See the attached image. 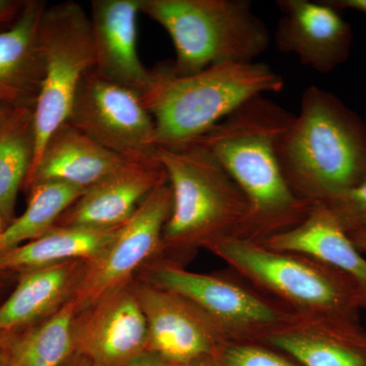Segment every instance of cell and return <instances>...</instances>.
Here are the masks:
<instances>
[{
  "label": "cell",
  "mask_w": 366,
  "mask_h": 366,
  "mask_svg": "<svg viewBox=\"0 0 366 366\" xmlns=\"http://www.w3.org/2000/svg\"><path fill=\"white\" fill-rule=\"evenodd\" d=\"M293 117L259 95L192 139L215 156L247 199L249 211L235 237L266 242L302 222L314 204L293 192L277 157V139Z\"/></svg>",
  "instance_id": "cell-1"
},
{
  "label": "cell",
  "mask_w": 366,
  "mask_h": 366,
  "mask_svg": "<svg viewBox=\"0 0 366 366\" xmlns=\"http://www.w3.org/2000/svg\"><path fill=\"white\" fill-rule=\"evenodd\" d=\"M276 153L296 196L319 203L365 179L366 124L334 94L310 86Z\"/></svg>",
  "instance_id": "cell-2"
},
{
  "label": "cell",
  "mask_w": 366,
  "mask_h": 366,
  "mask_svg": "<svg viewBox=\"0 0 366 366\" xmlns=\"http://www.w3.org/2000/svg\"><path fill=\"white\" fill-rule=\"evenodd\" d=\"M142 96L153 117L154 146H182L203 136L250 99L284 89V79L262 62H223L192 76H177L171 64L151 69Z\"/></svg>",
  "instance_id": "cell-3"
},
{
  "label": "cell",
  "mask_w": 366,
  "mask_h": 366,
  "mask_svg": "<svg viewBox=\"0 0 366 366\" xmlns=\"http://www.w3.org/2000/svg\"><path fill=\"white\" fill-rule=\"evenodd\" d=\"M155 157L167 173L173 196L161 249L187 252L234 234L249 204L208 149L194 141L172 148L156 147Z\"/></svg>",
  "instance_id": "cell-4"
},
{
  "label": "cell",
  "mask_w": 366,
  "mask_h": 366,
  "mask_svg": "<svg viewBox=\"0 0 366 366\" xmlns=\"http://www.w3.org/2000/svg\"><path fill=\"white\" fill-rule=\"evenodd\" d=\"M141 13L169 34L177 55L171 69L177 76L223 62L254 61L272 43L249 0H141Z\"/></svg>",
  "instance_id": "cell-5"
},
{
  "label": "cell",
  "mask_w": 366,
  "mask_h": 366,
  "mask_svg": "<svg viewBox=\"0 0 366 366\" xmlns=\"http://www.w3.org/2000/svg\"><path fill=\"white\" fill-rule=\"evenodd\" d=\"M204 249L223 259L243 280L295 312L360 320V288L350 277L324 262L235 236L218 238Z\"/></svg>",
  "instance_id": "cell-6"
},
{
  "label": "cell",
  "mask_w": 366,
  "mask_h": 366,
  "mask_svg": "<svg viewBox=\"0 0 366 366\" xmlns=\"http://www.w3.org/2000/svg\"><path fill=\"white\" fill-rule=\"evenodd\" d=\"M39 42L44 74L34 108L35 152L30 171L52 132L66 122L81 79L95 69L91 19L78 2L46 6L41 16Z\"/></svg>",
  "instance_id": "cell-7"
},
{
  "label": "cell",
  "mask_w": 366,
  "mask_h": 366,
  "mask_svg": "<svg viewBox=\"0 0 366 366\" xmlns=\"http://www.w3.org/2000/svg\"><path fill=\"white\" fill-rule=\"evenodd\" d=\"M148 281L196 305L229 340L255 341L293 312L281 301L236 278L192 273L171 261L155 264L148 273Z\"/></svg>",
  "instance_id": "cell-8"
},
{
  "label": "cell",
  "mask_w": 366,
  "mask_h": 366,
  "mask_svg": "<svg viewBox=\"0 0 366 366\" xmlns=\"http://www.w3.org/2000/svg\"><path fill=\"white\" fill-rule=\"evenodd\" d=\"M67 124L125 158L154 155L153 117L137 92L86 72L76 89Z\"/></svg>",
  "instance_id": "cell-9"
},
{
  "label": "cell",
  "mask_w": 366,
  "mask_h": 366,
  "mask_svg": "<svg viewBox=\"0 0 366 366\" xmlns=\"http://www.w3.org/2000/svg\"><path fill=\"white\" fill-rule=\"evenodd\" d=\"M169 183L161 185L142 202L119 228L112 244L91 262L76 289V310L97 303L122 287L139 266L161 249L164 226L172 211Z\"/></svg>",
  "instance_id": "cell-10"
},
{
  "label": "cell",
  "mask_w": 366,
  "mask_h": 366,
  "mask_svg": "<svg viewBox=\"0 0 366 366\" xmlns=\"http://www.w3.org/2000/svg\"><path fill=\"white\" fill-rule=\"evenodd\" d=\"M254 342L303 366H366V329L360 320L293 310Z\"/></svg>",
  "instance_id": "cell-11"
},
{
  "label": "cell",
  "mask_w": 366,
  "mask_h": 366,
  "mask_svg": "<svg viewBox=\"0 0 366 366\" xmlns=\"http://www.w3.org/2000/svg\"><path fill=\"white\" fill-rule=\"evenodd\" d=\"M282 16L273 40L279 51L295 54L300 64L329 74L348 59L352 46L350 24L322 1L278 0Z\"/></svg>",
  "instance_id": "cell-12"
},
{
  "label": "cell",
  "mask_w": 366,
  "mask_h": 366,
  "mask_svg": "<svg viewBox=\"0 0 366 366\" xmlns=\"http://www.w3.org/2000/svg\"><path fill=\"white\" fill-rule=\"evenodd\" d=\"M137 300L148 324V343L178 362L213 356L228 337L211 317L174 293L147 283Z\"/></svg>",
  "instance_id": "cell-13"
},
{
  "label": "cell",
  "mask_w": 366,
  "mask_h": 366,
  "mask_svg": "<svg viewBox=\"0 0 366 366\" xmlns=\"http://www.w3.org/2000/svg\"><path fill=\"white\" fill-rule=\"evenodd\" d=\"M167 182V173L155 153L129 159L119 169L86 189L55 226L99 230L119 227L153 190Z\"/></svg>",
  "instance_id": "cell-14"
},
{
  "label": "cell",
  "mask_w": 366,
  "mask_h": 366,
  "mask_svg": "<svg viewBox=\"0 0 366 366\" xmlns=\"http://www.w3.org/2000/svg\"><path fill=\"white\" fill-rule=\"evenodd\" d=\"M91 7L95 71L103 79L143 96L151 85L152 71L137 53L141 0H93Z\"/></svg>",
  "instance_id": "cell-15"
},
{
  "label": "cell",
  "mask_w": 366,
  "mask_h": 366,
  "mask_svg": "<svg viewBox=\"0 0 366 366\" xmlns=\"http://www.w3.org/2000/svg\"><path fill=\"white\" fill-rule=\"evenodd\" d=\"M129 159L64 122L46 142L26 182L31 187L35 183L62 182L86 190L119 169Z\"/></svg>",
  "instance_id": "cell-16"
},
{
  "label": "cell",
  "mask_w": 366,
  "mask_h": 366,
  "mask_svg": "<svg viewBox=\"0 0 366 366\" xmlns=\"http://www.w3.org/2000/svg\"><path fill=\"white\" fill-rule=\"evenodd\" d=\"M46 6L28 2L14 26L0 32V105L35 108L44 74L39 25Z\"/></svg>",
  "instance_id": "cell-17"
},
{
  "label": "cell",
  "mask_w": 366,
  "mask_h": 366,
  "mask_svg": "<svg viewBox=\"0 0 366 366\" xmlns=\"http://www.w3.org/2000/svg\"><path fill=\"white\" fill-rule=\"evenodd\" d=\"M262 244L278 252L307 255L343 272L360 288L362 310H366V259L324 204L314 203L302 222Z\"/></svg>",
  "instance_id": "cell-18"
},
{
  "label": "cell",
  "mask_w": 366,
  "mask_h": 366,
  "mask_svg": "<svg viewBox=\"0 0 366 366\" xmlns=\"http://www.w3.org/2000/svg\"><path fill=\"white\" fill-rule=\"evenodd\" d=\"M148 324L137 295L122 288L105 296L78 329L74 341L103 363L131 357L148 343Z\"/></svg>",
  "instance_id": "cell-19"
},
{
  "label": "cell",
  "mask_w": 366,
  "mask_h": 366,
  "mask_svg": "<svg viewBox=\"0 0 366 366\" xmlns=\"http://www.w3.org/2000/svg\"><path fill=\"white\" fill-rule=\"evenodd\" d=\"M122 226L104 230L55 226L37 239L0 254V271H33L76 259L95 261L112 244Z\"/></svg>",
  "instance_id": "cell-20"
},
{
  "label": "cell",
  "mask_w": 366,
  "mask_h": 366,
  "mask_svg": "<svg viewBox=\"0 0 366 366\" xmlns=\"http://www.w3.org/2000/svg\"><path fill=\"white\" fill-rule=\"evenodd\" d=\"M71 269L64 262L25 274L0 307V333L25 326L56 305L69 287Z\"/></svg>",
  "instance_id": "cell-21"
},
{
  "label": "cell",
  "mask_w": 366,
  "mask_h": 366,
  "mask_svg": "<svg viewBox=\"0 0 366 366\" xmlns=\"http://www.w3.org/2000/svg\"><path fill=\"white\" fill-rule=\"evenodd\" d=\"M35 152L33 108L14 109L0 129V215L11 220L21 182L28 177Z\"/></svg>",
  "instance_id": "cell-22"
},
{
  "label": "cell",
  "mask_w": 366,
  "mask_h": 366,
  "mask_svg": "<svg viewBox=\"0 0 366 366\" xmlns=\"http://www.w3.org/2000/svg\"><path fill=\"white\" fill-rule=\"evenodd\" d=\"M85 192L62 182L33 184L25 213L0 233V254L20 247L26 240L37 239L51 230L60 216Z\"/></svg>",
  "instance_id": "cell-23"
},
{
  "label": "cell",
  "mask_w": 366,
  "mask_h": 366,
  "mask_svg": "<svg viewBox=\"0 0 366 366\" xmlns=\"http://www.w3.org/2000/svg\"><path fill=\"white\" fill-rule=\"evenodd\" d=\"M78 310L71 300L47 322L26 334L11 349L6 366H59L74 344V319Z\"/></svg>",
  "instance_id": "cell-24"
},
{
  "label": "cell",
  "mask_w": 366,
  "mask_h": 366,
  "mask_svg": "<svg viewBox=\"0 0 366 366\" xmlns=\"http://www.w3.org/2000/svg\"><path fill=\"white\" fill-rule=\"evenodd\" d=\"M214 358L219 366H295L277 350L254 341L224 342Z\"/></svg>",
  "instance_id": "cell-25"
},
{
  "label": "cell",
  "mask_w": 366,
  "mask_h": 366,
  "mask_svg": "<svg viewBox=\"0 0 366 366\" xmlns=\"http://www.w3.org/2000/svg\"><path fill=\"white\" fill-rule=\"evenodd\" d=\"M319 203L327 207L347 233L366 229V178L355 187Z\"/></svg>",
  "instance_id": "cell-26"
},
{
  "label": "cell",
  "mask_w": 366,
  "mask_h": 366,
  "mask_svg": "<svg viewBox=\"0 0 366 366\" xmlns=\"http://www.w3.org/2000/svg\"><path fill=\"white\" fill-rule=\"evenodd\" d=\"M325 2L339 11L352 9L366 14V0H325Z\"/></svg>",
  "instance_id": "cell-27"
},
{
  "label": "cell",
  "mask_w": 366,
  "mask_h": 366,
  "mask_svg": "<svg viewBox=\"0 0 366 366\" xmlns=\"http://www.w3.org/2000/svg\"><path fill=\"white\" fill-rule=\"evenodd\" d=\"M24 6L25 4H19L18 2L9 1V0H0V23L11 20Z\"/></svg>",
  "instance_id": "cell-28"
},
{
  "label": "cell",
  "mask_w": 366,
  "mask_h": 366,
  "mask_svg": "<svg viewBox=\"0 0 366 366\" xmlns=\"http://www.w3.org/2000/svg\"><path fill=\"white\" fill-rule=\"evenodd\" d=\"M356 249L360 252H366V229H357L347 233Z\"/></svg>",
  "instance_id": "cell-29"
},
{
  "label": "cell",
  "mask_w": 366,
  "mask_h": 366,
  "mask_svg": "<svg viewBox=\"0 0 366 366\" xmlns=\"http://www.w3.org/2000/svg\"><path fill=\"white\" fill-rule=\"evenodd\" d=\"M13 108L7 107V106L0 105V129L6 124L7 119L14 112Z\"/></svg>",
  "instance_id": "cell-30"
},
{
  "label": "cell",
  "mask_w": 366,
  "mask_h": 366,
  "mask_svg": "<svg viewBox=\"0 0 366 366\" xmlns=\"http://www.w3.org/2000/svg\"><path fill=\"white\" fill-rule=\"evenodd\" d=\"M4 218H2L1 215H0V233L2 232V231H4Z\"/></svg>",
  "instance_id": "cell-31"
},
{
  "label": "cell",
  "mask_w": 366,
  "mask_h": 366,
  "mask_svg": "<svg viewBox=\"0 0 366 366\" xmlns=\"http://www.w3.org/2000/svg\"><path fill=\"white\" fill-rule=\"evenodd\" d=\"M0 366H6V365H4V363H0Z\"/></svg>",
  "instance_id": "cell-32"
}]
</instances>
